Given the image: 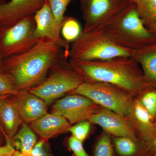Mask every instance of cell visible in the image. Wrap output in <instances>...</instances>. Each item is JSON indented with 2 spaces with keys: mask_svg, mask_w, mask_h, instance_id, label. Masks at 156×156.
<instances>
[{
  "mask_svg": "<svg viewBox=\"0 0 156 156\" xmlns=\"http://www.w3.org/2000/svg\"><path fill=\"white\" fill-rule=\"evenodd\" d=\"M64 59H68L65 49L42 39L28 51L2 59V68L13 76L19 91L29 90L43 83L49 71Z\"/></svg>",
  "mask_w": 156,
  "mask_h": 156,
  "instance_id": "6da1fadb",
  "label": "cell"
},
{
  "mask_svg": "<svg viewBox=\"0 0 156 156\" xmlns=\"http://www.w3.org/2000/svg\"><path fill=\"white\" fill-rule=\"evenodd\" d=\"M68 63L84 82L112 84L134 95H139L151 87L146 81L139 65L131 56L92 60L69 58Z\"/></svg>",
  "mask_w": 156,
  "mask_h": 156,
  "instance_id": "7a4b0ae2",
  "label": "cell"
},
{
  "mask_svg": "<svg viewBox=\"0 0 156 156\" xmlns=\"http://www.w3.org/2000/svg\"><path fill=\"white\" fill-rule=\"evenodd\" d=\"M105 29L115 44L126 50L135 51L156 42L140 17L136 5Z\"/></svg>",
  "mask_w": 156,
  "mask_h": 156,
  "instance_id": "3957f363",
  "label": "cell"
},
{
  "mask_svg": "<svg viewBox=\"0 0 156 156\" xmlns=\"http://www.w3.org/2000/svg\"><path fill=\"white\" fill-rule=\"evenodd\" d=\"M134 51L115 44L104 29L88 32L82 31L72 42L68 52V59H107L119 56H131Z\"/></svg>",
  "mask_w": 156,
  "mask_h": 156,
  "instance_id": "277c9868",
  "label": "cell"
},
{
  "mask_svg": "<svg viewBox=\"0 0 156 156\" xmlns=\"http://www.w3.org/2000/svg\"><path fill=\"white\" fill-rule=\"evenodd\" d=\"M73 94L86 96L96 104L125 117L131 113L134 95L127 90L112 84L101 82H83Z\"/></svg>",
  "mask_w": 156,
  "mask_h": 156,
  "instance_id": "5b68a950",
  "label": "cell"
},
{
  "mask_svg": "<svg viewBox=\"0 0 156 156\" xmlns=\"http://www.w3.org/2000/svg\"><path fill=\"white\" fill-rule=\"evenodd\" d=\"M83 32L104 29L136 5L131 0H79Z\"/></svg>",
  "mask_w": 156,
  "mask_h": 156,
  "instance_id": "8992f818",
  "label": "cell"
},
{
  "mask_svg": "<svg viewBox=\"0 0 156 156\" xmlns=\"http://www.w3.org/2000/svg\"><path fill=\"white\" fill-rule=\"evenodd\" d=\"M66 59L54 66L50 76L40 85L29 89V92L41 98L48 105L67 92L76 89L84 81L70 66Z\"/></svg>",
  "mask_w": 156,
  "mask_h": 156,
  "instance_id": "52a82bcc",
  "label": "cell"
},
{
  "mask_svg": "<svg viewBox=\"0 0 156 156\" xmlns=\"http://www.w3.org/2000/svg\"><path fill=\"white\" fill-rule=\"evenodd\" d=\"M34 15L24 17L8 28L0 29V56L2 59L28 51L41 40L35 34Z\"/></svg>",
  "mask_w": 156,
  "mask_h": 156,
  "instance_id": "ba28073f",
  "label": "cell"
},
{
  "mask_svg": "<svg viewBox=\"0 0 156 156\" xmlns=\"http://www.w3.org/2000/svg\"><path fill=\"white\" fill-rule=\"evenodd\" d=\"M100 106L86 96L73 94L57 100L52 113L62 116L70 124L88 120L100 110Z\"/></svg>",
  "mask_w": 156,
  "mask_h": 156,
  "instance_id": "9c48e42d",
  "label": "cell"
},
{
  "mask_svg": "<svg viewBox=\"0 0 156 156\" xmlns=\"http://www.w3.org/2000/svg\"><path fill=\"white\" fill-rule=\"evenodd\" d=\"M89 121L100 126L105 132L110 135L140 140L135 129L125 117L108 109L101 108L96 113L92 115Z\"/></svg>",
  "mask_w": 156,
  "mask_h": 156,
  "instance_id": "30bf717a",
  "label": "cell"
},
{
  "mask_svg": "<svg viewBox=\"0 0 156 156\" xmlns=\"http://www.w3.org/2000/svg\"><path fill=\"white\" fill-rule=\"evenodd\" d=\"M47 0H10L0 4V29L8 28L24 17L34 15Z\"/></svg>",
  "mask_w": 156,
  "mask_h": 156,
  "instance_id": "8fae6325",
  "label": "cell"
},
{
  "mask_svg": "<svg viewBox=\"0 0 156 156\" xmlns=\"http://www.w3.org/2000/svg\"><path fill=\"white\" fill-rule=\"evenodd\" d=\"M35 34L39 39H47L65 49L68 52L69 43L60 36L61 28L58 25L50 6L46 2L34 15Z\"/></svg>",
  "mask_w": 156,
  "mask_h": 156,
  "instance_id": "7c38bea8",
  "label": "cell"
},
{
  "mask_svg": "<svg viewBox=\"0 0 156 156\" xmlns=\"http://www.w3.org/2000/svg\"><path fill=\"white\" fill-rule=\"evenodd\" d=\"M13 98L23 121L32 122L48 113V105L28 90H20Z\"/></svg>",
  "mask_w": 156,
  "mask_h": 156,
  "instance_id": "4fadbf2b",
  "label": "cell"
},
{
  "mask_svg": "<svg viewBox=\"0 0 156 156\" xmlns=\"http://www.w3.org/2000/svg\"><path fill=\"white\" fill-rule=\"evenodd\" d=\"M70 127L66 118L53 113L46 114L31 123L32 129L45 140L68 131Z\"/></svg>",
  "mask_w": 156,
  "mask_h": 156,
  "instance_id": "5bb4252c",
  "label": "cell"
},
{
  "mask_svg": "<svg viewBox=\"0 0 156 156\" xmlns=\"http://www.w3.org/2000/svg\"><path fill=\"white\" fill-rule=\"evenodd\" d=\"M128 117L133 121L134 129L138 132V137L144 144L156 135V122L150 115L138 98L134 99L131 113Z\"/></svg>",
  "mask_w": 156,
  "mask_h": 156,
  "instance_id": "9a60e30c",
  "label": "cell"
},
{
  "mask_svg": "<svg viewBox=\"0 0 156 156\" xmlns=\"http://www.w3.org/2000/svg\"><path fill=\"white\" fill-rule=\"evenodd\" d=\"M131 57L139 65L148 83L156 88V42L135 50Z\"/></svg>",
  "mask_w": 156,
  "mask_h": 156,
  "instance_id": "2e32d148",
  "label": "cell"
},
{
  "mask_svg": "<svg viewBox=\"0 0 156 156\" xmlns=\"http://www.w3.org/2000/svg\"><path fill=\"white\" fill-rule=\"evenodd\" d=\"M8 96H4L0 100V121L5 130L7 141H10L23 121L14 99L7 98Z\"/></svg>",
  "mask_w": 156,
  "mask_h": 156,
  "instance_id": "e0dca14e",
  "label": "cell"
},
{
  "mask_svg": "<svg viewBox=\"0 0 156 156\" xmlns=\"http://www.w3.org/2000/svg\"><path fill=\"white\" fill-rule=\"evenodd\" d=\"M112 140L115 156H144L148 153L141 140L123 136H114Z\"/></svg>",
  "mask_w": 156,
  "mask_h": 156,
  "instance_id": "ac0fdd59",
  "label": "cell"
},
{
  "mask_svg": "<svg viewBox=\"0 0 156 156\" xmlns=\"http://www.w3.org/2000/svg\"><path fill=\"white\" fill-rule=\"evenodd\" d=\"M10 140L15 150L24 156H32V151L37 143V137L34 130L25 123Z\"/></svg>",
  "mask_w": 156,
  "mask_h": 156,
  "instance_id": "d6986e66",
  "label": "cell"
},
{
  "mask_svg": "<svg viewBox=\"0 0 156 156\" xmlns=\"http://www.w3.org/2000/svg\"><path fill=\"white\" fill-rule=\"evenodd\" d=\"M136 8L145 26L156 21V0H141Z\"/></svg>",
  "mask_w": 156,
  "mask_h": 156,
  "instance_id": "ffe728a7",
  "label": "cell"
},
{
  "mask_svg": "<svg viewBox=\"0 0 156 156\" xmlns=\"http://www.w3.org/2000/svg\"><path fill=\"white\" fill-rule=\"evenodd\" d=\"M61 31L62 38L69 43L76 39L82 31L77 20L70 17H64Z\"/></svg>",
  "mask_w": 156,
  "mask_h": 156,
  "instance_id": "44dd1931",
  "label": "cell"
},
{
  "mask_svg": "<svg viewBox=\"0 0 156 156\" xmlns=\"http://www.w3.org/2000/svg\"><path fill=\"white\" fill-rule=\"evenodd\" d=\"M138 99L149 114L156 122V88L149 87L139 95Z\"/></svg>",
  "mask_w": 156,
  "mask_h": 156,
  "instance_id": "7402d4cb",
  "label": "cell"
},
{
  "mask_svg": "<svg viewBox=\"0 0 156 156\" xmlns=\"http://www.w3.org/2000/svg\"><path fill=\"white\" fill-rule=\"evenodd\" d=\"M93 156H115L111 136L106 132L103 133L95 143Z\"/></svg>",
  "mask_w": 156,
  "mask_h": 156,
  "instance_id": "603a6c76",
  "label": "cell"
},
{
  "mask_svg": "<svg viewBox=\"0 0 156 156\" xmlns=\"http://www.w3.org/2000/svg\"><path fill=\"white\" fill-rule=\"evenodd\" d=\"M13 76L5 72H0V97L17 95L19 92Z\"/></svg>",
  "mask_w": 156,
  "mask_h": 156,
  "instance_id": "cb8c5ba5",
  "label": "cell"
},
{
  "mask_svg": "<svg viewBox=\"0 0 156 156\" xmlns=\"http://www.w3.org/2000/svg\"><path fill=\"white\" fill-rule=\"evenodd\" d=\"M74 0H47L58 25L62 27L67 6Z\"/></svg>",
  "mask_w": 156,
  "mask_h": 156,
  "instance_id": "d4e9b609",
  "label": "cell"
},
{
  "mask_svg": "<svg viewBox=\"0 0 156 156\" xmlns=\"http://www.w3.org/2000/svg\"><path fill=\"white\" fill-rule=\"evenodd\" d=\"M90 123L88 120L82 121L74 126H70L68 131L72 133L73 136L83 142L89 134Z\"/></svg>",
  "mask_w": 156,
  "mask_h": 156,
  "instance_id": "484cf974",
  "label": "cell"
},
{
  "mask_svg": "<svg viewBox=\"0 0 156 156\" xmlns=\"http://www.w3.org/2000/svg\"><path fill=\"white\" fill-rule=\"evenodd\" d=\"M68 146L75 156H89L84 149L83 142L73 135L69 139Z\"/></svg>",
  "mask_w": 156,
  "mask_h": 156,
  "instance_id": "4316f807",
  "label": "cell"
},
{
  "mask_svg": "<svg viewBox=\"0 0 156 156\" xmlns=\"http://www.w3.org/2000/svg\"><path fill=\"white\" fill-rule=\"evenodd\" d=\"M47 141L42 139L37 143L32 151V156H51L48 153L46 147V142Z\"/></svg>",
  "mask_w": 156,
  "mask_h": 156,
  "instance_id": "83f0119b",
  "label": "cell"
},
{
  "mask_svg": "<svg viewBox=\"0 0 156 156\" xmlns=\"http://www.w3.org/2000/svg\"><path fill=\"white\" fill-rule=\"evenodd\" d=\"M10 141H7L5 145L0 146V156H12L15 151Z\"/></svg>",
  "mask_w": 156,
  "mask_h": 156,
  "instance_id": "f1b7e54d",
  "label": "cell"
},
{
  "mask_svg": "<svg viewBox=\"0 0 156 156\" xmlns=\"http://www.w3.org/2000/svg\"><path fill=\"white\" fill-rule=\"evenodd\" d=\"M145 147L148 152L156 150V134L154 136L145 144Z\"/></svg>",
  "mask_w": 156,
  "mask_h": 156,
  "instance_id": "f546056e",
  "label": "cell"
},
{
  "mask_svg": "<svg viewBox=\"0 0 156 156\" xmlns=\"http://www.w3.org/2000/svg\"><path fill=\"white\" fill-rule=\"evenodd\" d=\"M146 27L149 30L151 33L153 35L156 40V21L149 23L146 26Z\"/></svg>",
  "mask_w": 156,
  "mask_h": 156,
  "instance_id": "4dcf8cb0",
  "label": "cell"
},
{
  "mask_svg": "<svg viewBox=\"0 0 156 156\" xmlns=\"http://www.w3.org/2000/svg\"><path fill=\"white\" fill-rule=\"evenodd\" d=\"M12 156H24L20 152L18 151H15L14 154Z\"/></svg>",
  "mask_w": 156,
  "mask_h": 156,
  "instance_id": "1f68e13d",
  "label": "cell"
},
{
  "mask_svg": "<svg viewBox=\"0 0 156 156\" xmlns=\"http://www.w3.org/2000/svg\"><path fill=\"white\" fill-rule=\"evenodd\" d=\"M148 153L152 156H156V150L150 151L148 152Z\"/></svg>",
  "mask_w": 156,
  "mask_h": 156,
  "instance_id": "d6a6232c",
  "label": "cell"
},
{
  "mask_svg": "<svg viewBox=\"0 0 156 156\" xmlns=\"http://www.w3.org/2000/svg\"><path fill=\"white\" fill-rule=\"evenodd\" d=\"M1 72L3 71L2 68V58H1V56H0V72Z\"/></svg>",
  "mask_w": 156,
  "mask_h": 156,
  "instance_id": "836d02e7",
  "label": "cell"
},
{
  "mask_svg": "<svg viewBox=\"0 0 156 156\" xmlns=\"http://www.w3.org/2000/svg\"><path fill=\"white\" fill-rule=\"evenodd\" d=\"M132 2H133L134 3H135V4H137V3H139L140 2L141 0H131Z\"/></svg>",
  "mask_w": 156,
  "mask_h": 156,
  "instance_id": "e575fe53",
  "label": "cell"
},
{
  "mask_svg": "<svg viewBox=\"0 0 156 156\" xmlns=\"http://www.w3.org/2000/svg\"><path fill=\"white\" fill-rule=\"evenodd\" d=\"M144 156H151V155L148 152V153H147L145 155H144Z\"/></svg>",
  "mask_w": 156,
  "mask_h": 156,
  "instance_id": "d590c367",
  "label": "cell"
},
{
  "mask_svg": "<svg viewBox=\"0 0 156 156\" xmlns=\"http://www.w3.org/2000/svg\"><path fill=\"white\" fill-rule=\"evenodd\" d=\"M1 143H2V140H1V136H0V146H1Z\"/></svg>",
  "mask_w": 156,
  "mask_h": 156,
  "instance_id": "8d00e7d4",
  "label": "cell"
},
{
  "mask_svg": "<svg viewBox=\"0 0 156 156\" xmlns=\"http://www.w3.org/2000/svg\"><path fill=\"white\" fill-rule=\"evenodd\" d=\"M3 97H4V96H3V97H0V100H1V99H2Z\"/></svg>",
  "mask_w": 156,
  "mask_h": 156,
  "instance_id": "74e56055",
  "label": "cell"
}]
</instances>
